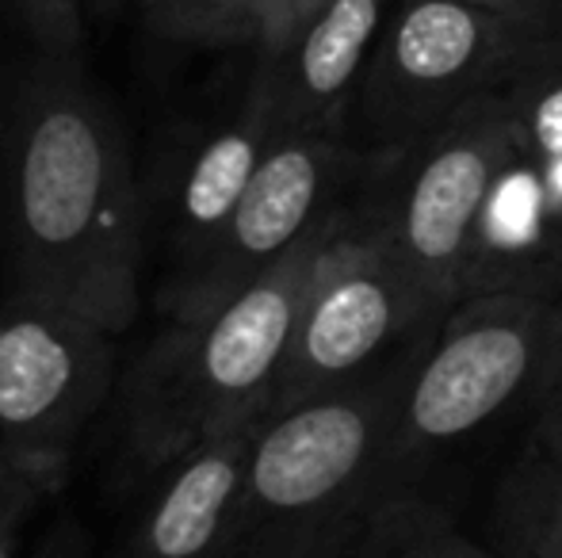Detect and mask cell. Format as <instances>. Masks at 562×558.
<instances>
[{
	"mask_svg": "<svg viewBox=\"0 0 562 558\" xmlns=\"http://www.w3.org/2000/svg\"><path fill=\"white\" fill-rule=\"evenodd\" d=\"M559 298L532 291H486L456 303L422 333L402 375L383 452V493L440 452L479 436L525 390H536L548 360Z\"/></svg>",
	"mask_w": 562,
	"mask_h": 558,
	"instance_id": "4",
	"label": "cell"
},
{
	"mask_svg": "<svg viewBox=\"0 0 562 558\" xmlns=\"http://www.w3.org/2000/svg\"><path fill=\"white\" fill-rule=\"evenodd\" d=\"M27 558H92V536L74 513H61L31 544Z\"/></svg>",
	"mask_w": 562,
	"mask_h": 558,
	"instance_id": "21",
	"label": "cell"
},
{
	"mask_svg": "<svg viewBox=\"0 0 562 558\" xmlns=\"http://www.w3.org/2000/svg\"><path fill=\"white\" fill-rule=\"evenodd\" d=\"M536 432L532 440L562 452V298L555 306V329H551L548 360L540 367V379H536Z\"/></svg>",
	"mask_w": 562,
	"mask_h": 558,
	"instance_id": "19",
	"label": "cell"
},
{
	"mask_svg": "<svg viewBox=\"0 0 562 558\" xmlns=\"http://www.w3.org/2000/svg\"><path fill=\"white\" fill-rule=\"evenodd\" d=\"M356 172H363V153L345 135L276 130L215 249L161 287L165 321H200L223 310L348 200Z\"/></svg>",
	"mask_w": 562,
	"mask_h": 558,
	"instance_id": "8",
	"label": "cell"
},
{
	"mask_svg": "<svg viewBox=\"0 0 562 558\" xmlns=\"http://www.w3.org/2000/svg\"><path fill=\"white\" fill-rule=\"evenodd\" d=\"M422 333L368 379L268 413L249 455L226 558H348L356 551L383 498L386 432Z\"/></svg>",
	"mask_w": 562,
	"mask_h": 558,
	"instance_id": "3",
	"label": "cell"
},
{
	"mask_svg": "<svg viewBox=\"0 0 562 558\" xmlns=\"http://www.w3.org/2000/svg\"><path fill=\"white\" fill-rule=\"evenodd\" d=\"M348 203H337L223 310L200 321H165L161 337L123 379L119 470L126 482H154L218 432L268 413L306 295Z\"/></svg>",
	"mask_w": 562,
	"mask_h": 558,
	"instance_id": "2",
	"label": "cell"
},
{
	"mask_svg": "<svg viewBox=\"0 0 562 558\" xmlns=\"http://www.w3.org/2000/svg\"><path fill=\"white\" fill-rule=\"evenodd\" d=\"M260 0H154L146 23L172 43L237 46L257 43Z\"/></svg>",
	"mask_w": 562,
	"mask_h": 558,
	"instance_id": "17",
	"label": "cell"
},
{
	"mask_svg": "<svg viewBox=\"0 0 562 558\" xmlns=\"http://www.w3.org/2000/svg\"><path fill=\"white\" fill-rule=\"evenodd\" d=\"M394 0H334L276 58L257 61L252 81L272 104L276 130L345 135L363 69Z\"/></svg>",
	"mask_w": 562,
	"mask_h": 558,
	"instance_id": "11",
	"label": "cell"
},
{
	"mask_svg": "<svg viewBox=\"0 0 562 558\" xmlns=\"http://www.w3.org/2000/svg\"><path fill=\"white\" fill-rule=\"evenodd\" d=\"M138 4H142V8H149V4H154V0H138Z\"/></svg>",
	"mask_w": 562,
	"mask_h": 558,
	"instance_id": "24",
	"label": "cell"
},
{
	"mask_svg": "<svg viewBox=\"0 0 562 558\" xmlns=\"http://www.w3.org/2000/svg\"><path fill=\"white\" fill-rule=\"evenodd\" d=\"M115 337L50 298L0 306V444L74 452L115 390Z\"/></svg>",
	"mask_w": 562,
	"mask_h": 558,
	"instance_id": "9",
	"label": "cell"
},
{
	"mask_svg": "<svg viewBox=\"0 0 562 558\" xmlns=\"http://www.w3.org/2000/svg\"><path fill=\"white\" fill-rule=\"evenodd\" d=\"M74 452L0 444V558H15L27 524L66 490Z\"/></svg>",
	"mask_w": 562,
	"mask_h": 558,
	"instance_id": "16",
	"label": "cell"
},
{
	"mask_svg": "<svg viewBox=\"0 0 562 558\" xmlns=\"http://www.w3.org/2000/svg\"><path fill=\"white\" fill-rule=\"evenodd\" d=\"M502 96L509 104L513 149L562 223V31L536 35L525 46Z\"/></svg>",
	"mask_w": 562,
	"mask_h": 558,
	"instance_id": "13",
	"label": "cell"
},
{
	"mask_svg": "<svg viewBox=\"0 0 562 558\" xmlns=\"http://www.w3.org/2000/svg\"><path fill=\"white\" fill-rule=\"evenodd\" d=\"M272 138V104H268L265 89L249 81V92L234 119L203 135L180 161L169 164L154 195L157 238L177 269L165 283L188 276L215 249L249 180L257 176Z\"/></svg>",
	"mask_w": 562,
	"mask_h": 558,
	"instance_id": "10",
	"label": "cell"
},
{
	"mask_svg": "<svg viewBox=\"0 0 562 558\" xmlns=\"http://www.w3.org/2000/svg\"><path fill=\"white\" fill-rule=\"evenodd\" d=\"M432 321L440 318L394 253L375 203L360 195L326 246L268 413L368 379Z\"/></svg>",
	"mask_w": 562,
	"mask_h": 558,
	"instance_id": "7",
	"label": "cell"
},
{
	"mask_svg": "<svg viewBox=\"0 0 562 558\" xmlns=\"http://www.w3.org/2000/svg\"><path fill=\"white\" fill-rule=\"evenodd\" d=\"M486 532L497 558H562V452L532 440L497 482Z\"/></svg>",
	"mask_w": 562,
	"mask_h": 558,
	"instance_id": "14",
	"label": "cell"
},
{
	"mask_svg": "<svg viewBox=\"0 0 562 558\" xmlns=\"http://www.w3.org/2000/svg\"><path fill=\"white\" fill-rule=\"evenodd\" d=\"M509 157L513 123L502 92L402 153L363 157L375 180L368 200L437 318L463 298L482 218Z\"/></svg>",
	"mask_w": 562,
	"mask_h": 558,
	"instance_id": "6",
	"label": "cell"
},
{
	"mask_svg": "<svg viewBox=\"0 0 562 558\" xmlns=\"http://www.w3.org/2000/svg\"><path fill=\"white\" fill-rule=\"evenodd\" d=\"M467 4H479L494 15L520 23V27L536 31V35H551L562 31V0H467Z\"/></svg>",
	"mask_w": 562,
	"mask_h": 558,
	"instance_id": "22",
	"label": "cell"
},
{
	"mask_svg": "<svg viewBox=\"0 0 562 558\" xmlns=\"http://www.w3.org/2000/svg\"><path fill=\"white\" fill-rule=\"evenodd\" d=\"M15 12L38 38L43 54L81 58L85 50V15L81 0H12Z\"/></svg>",
	"mask_w": 562,
	"mask_h": 558,
	"instance_id": "18",
	"label": "cell"
},
{
	"mask_svg": "<svg viewBox=\"0 0 562 558\" xmlns=\"http://www.w3.org/2000/svg\"><path fill=\"white\" fill-rule=\"evenodd\" d=\"M0 234H4V130H0Z\"/></svg>",
	"mask_w": 562,
	"mask_h": 558,
	"instance_id": "23",
	"label": "cell"
},
{
	"mask_svg": "<svg viewBox=\"0 0 562 558\" xmlns=\"http://www.w3.org/2000/svg\"><path fill=\"white\" fill-rule=\"evenodd\" d=\"M15 291L85 314L112 337L142 310L146 207L115 112L81 58L43 54L4 123V234Z\"/></svg>",
	"mask_w": 562,
	"mask_h": 558,
	"instance_id": "1",
	"label": "cell"
},
{
	"mask_svg": "<svg viewBox=\"0 0 562 558\" xmlns=\"http://www.w3.org/2000/svg\"><path fill=\"white\" fill-rule=\"evenodd\" d=\"M536 31L467 0H394L363 69L348 141L391 157L502 92Z\"/></svg>",
	"mask_w": 562,
	"mask_h": 558,
	"instance_id": "5",
	"label": "cell"
},
{
	"mask_svg": "<svg viewBox=\"0 0 562 558\" xmlns=\"http://www.w3.org/2000/svg\"><path fill=\"white\" fill-rule=\"evenodd\" d=\"M334 0H260V20H257V61H268Z\"/></svg>",
	"mask_w": 562,
	"mask_h": 558,
	"instance_id": "20",
	"label": "cell"
},
{
	"mask_svg": "<svg viewBox=\"0 0 562 558\" xmlns=\"http://www.w3.org/2000/svg\"><path fill=\"white\" fill-rule=\"evenodd\" d=\"M268 413L218 432L215 440L154 478V498L134 516L112 558H226L252 444Z\"/></svg>",
	"mask_w": 562,
	"mask_h": 558,
	"instance_id": "12",
	"label": "cell"
},
{
	"mask_svg": "<svg viewBox=\"0 0 562 558\" xmlns=\"http://www.w3.org/2000/svg\"><path fill=\"white\" fill-rule=\"evenodd\" d=\"M348 558H497L451 524L437 501L414 490L383 493Z\"/></svg>",
	"mask_w": 562,
	"mask_h": 558,
	"instance_id": "15",
	"label": "cell"
}]
</instances>
